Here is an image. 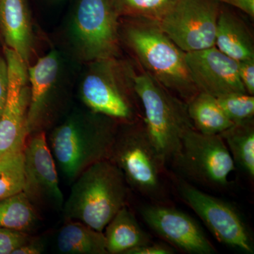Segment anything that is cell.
I'll return each mask as SVG.
<instances>
[{"instance_id":"obj_19","label":"cell","mask_w":254,"mask_h":254,"mask_svg":"<svg viewBox=\"0 0 254 254\" xmlns=\"http://www.w3.org/2000/svg\"><path fill=\"white\" fill-rule=\"evenodd\" d=\"M57 247L64 254H108L103 232L73 220H68L62 227Z\"/></svg>"},{"instance_id":"obj_16","label":"cell","mask_w":254,"mask_h":254,"mask_svg":"<svg viewBox=\"0 0 254 254\" xmlns=\"http://www.w3.org/2000/svg\"><path fill=\"white\" fill-rule=\"evenodd\" d=\"M59 70V56L54 50L40 58L35 64L28 66L30 97L27 128L29 135L41 123Z\"/></svg>"},{"instance_id":"obj_3","label":"cell","mask_w":254,"mask_h":254,"mask_svg":"<svg viewBox=\"0 0 254 254\" xmlns=\"http://www.w3.org/2000/svg\"><path fill=\"white\" fill-rule=\"evenodd\" d=\"M73 182L62 210L65 220L83 222L103 232L127 205L128 186L123 173L111 160L105 159L88 167Z\"/></svg>"},{"instance_id":"obj_6","label":"cell","mask_w":254,"mask_h":254,"mask_svg":"<svg viewBox=\"0 0 254 254\" xmlns=\"http://www.w3.org/2000/svg\"><path fill=\"white\" fill-rule=\"evenodd\" d=\"M134 84L145 129L167 165L178 149L184 134L194 128L187 103L143 70L136 72Z\"/></svg>"},{"instance_id":"obj_4","label":"cell","mask_w":254,"mask_h":254,"mask_svg":"<svg viewBox=\"0 0 254 254\" xmlns=\"http://www.w3.org/2000/svg\"><path fill=\"white\" fill-rule=\"evenodd\" d=\"M88 63L81 83V95L90 110L119 123L143 120L135 90L136 71L131 64L120 57Z\"/></svg>"},{"instance_id":"obj_14","label":"cell","mask_w":254,"mask_h":254,"mask_svg":"<svg viewBox=\"0 0 254 254\" xmlns=\"http://www.w3.org/2000/svg\"><path fill=\"white\" fill-rule=\"evenodd\" d=\"M186 62L198 92L215 98L230 93H247L239 76L238 62L216 47L186 53Z\"/></svg>"},{"instance_id":"obj_17","label":"cell","mask_w":254,"mask_h":254,"mask_svg":"<svg viewBox=\"0 0 254 254\" xmlns=\"http://www.w3.org/2000/svg\"><path fill=\"white\" fill-rule=\"evenodd\" d=\"M215 47L237 62L254 59V37L245 21L221 4Z\"/></svg>"},{"instance_id":"obj_13","label":"cell","mask_w":254,"mask_h":254,"mask_svg":"<svg viewBox=\"0 0 254 254\" xmlns=\"http://www.w3.org/2000/svg\"><path fill=\"white\" fill-rule=\"evenodd\" d=\"M141 214L147 225L173 247L188 254L216 253L200 225L181 210L159 203L142 207Z\"/></svg>"},{"instance_id":"obj_1","label":"cell","mask_w":254,"mask_h":254,"mask_svg":"<svg viewBox=\"0 0 254 254\" xmlns=\"http://www.w3.org/2000/svg\"><path fill=\"white\" fill-rule=\"evenodd\" d=\"M127 18L120 26V36L139 64L140 68L165 88L189 101L198 90L192 81L186 53L160 28L157 21Z\"/></svg>"},{"instance_id":"obj_10","label":"cell","mask_w":254,"mask_h":254,"mask_svg":"<svg viewBox=\"0 0 254 254\" xmlns=\"http://www.w3.org/2000/svg\"><path fill=\"white\" fill-rule=\"evenodd\" d=\"M221 4L218 0H177L158 23L185 53L212 48Z\"/></svg>"},{"instance_id":"obj_31","label":"cell","mask_w":254,"mask_h":254,"mask_svg":"<svg viewBox=\"0 0 254 254\" xmlns=\"http://www.w3.org/2000/svg\"><path fill=\"white\" fill-rule=\"evenodd\" d=\"M43 252V245L38 241L32 239L13 252L12 254H41Z\"/></svg>"},{"instance_id":"obj_30","label":"cell","mask_w":254,"mask_h":254,"mask_svg":"<svg viewBox=\"0 0 254 254\" xmlns=\"http://www.w3.org/2000/svg\"><path fill=\"white\" fill-rule=\"evenodd\" d=\"M221 4L230 5L243 11L250 18H254V0H218Z\"/></svg>"},{"instance_id":"obj_28","label":"cell","mask_w":254,"mask_h":254,"mask_svg":"<svg viewBox=\"0 0 254 254\" xmlns=\"http://www.w3.org/2000/svg\"><path fill=\"white\" fill-rule=\"evenodd\" d=\"M174 247L165 243H154L150 242L136 247L127 252L126 254H173L175 253Z\"/></svg>"},{"instance_id":"obj_20","label":"cell","mask_w":254,"mask_h":254,"mask_svg":"<svg viewBox=\"0 0 254 254\" xmlns=\"http://www.w3.org/2000/svg\"><path fill=\"white\" fill-rule=\"evenodd\" d=\"M193 128L206 135H219L234 125L219 105L215 97L198 92L187 103Z\"/></svg>"},{"instance_id":"obj_18","label":"cell","mask_w":254,"mask_h":254,"mask_svg":"<svg viewBox=\"0 0 254 254\" xmlns=\"http://www.w3.org/2000/svg\"><path fill=\"white\" fill-rule=\"evenodd\" d=\"M103 233L108 254H126L132 249L151 242L127 205L110 220Z\"/></svg>"},{"instance_id":"obj_25","label":"cell","mask_w":254,"mask_h":254,"mask_svg":"<svg viewBox=\"0 0 254 254\" xmlns=\"http://www.w3.org/2000/svg\"><path fill=\"white\" fill-rule=\"evenodd\" d=\"M219 105L234 124L254 118V97L247 93H233L216 98Z\"/></svg>"},{"instance_id":"obj_12","label":"cell","mask_w":254,"mask_h":254,"mask_svg":"<svg viewBox=\"0 0 254 254\" xmlns=\"http://www.w3.org/2000/svg\"><path fill=\"white\" fill-rule=\"evenodd\" d=\"M23 153V193L35 206L43 205L63 210L64 199L46 133L41 131L27 139Z\"/></svg>"},{"instance_id":"obj_7","label":"cell","mask_w":254,"mask_h":254,"mask_svg":"<svg viewBox=\"0 0 254 254\" xmlns=\"http://www.w3.org/2000/svg\"><path fill=\"white\" fill-rule=\"evenodd\" d=\"M120 19L113 0H77L71 35L82 60L91 63L120 58Z\"/></svg>"},{"instance_id":"obj_9","label":"cell","mask_w":254,"mask_h":254,"mask_svg":"<svg viewBox=\"0 0 254 254\" xmlns=\"http://www.w3.org/2000/svg\"><path fill=\"white\" fill-rule=\"evenodd\" d=\"M179 195L203 222L219 242L254 254V238L242 213L225 200L198 190L185 180L177 182Z\"/></svg>"},{"instance_id":"obj_15","label":"cell","mask_w":254,"mask_h":254,"mask_svg":"<svg viewBox=\"0 0 254 254\" xmlns=\"http://www.w3.org/2000/svg\"><path fill=\"white\" fill-rule=\"evenodd\" d=\"M0 32L6 48L28 64L34 39L26 0H0Z\"/></svg>"},{"instance_id":"obj_2","label":"cell","mask_w":254,"mask_h":254,"mask_svg":"<svg viewBox=\"0 0 254 254\" xmlns=\"http://www.w3.org/2000/svg\"><path fill=\"white\" fill-rule=\"evenodd\" d=\"M119 124L91 111L70 117L52 131L48 145L66 180L73 182L93 164L109 159Z\"/></svg>"},{"instance_id":"obj_27","label":"cell","mask_w":254,"mask_h":254,"mask_svg":"<svg viewBox=\"0 0 254 254\" xmlns=\"http://www.w3.org/2000/svg\"><path fill=\"white\" fill-rule=\"evenodd\" d=\"M240 81L248 94L254 95V59L238 62Z\"/></svg>"},{"instance_id":"obj_21","label":"cell","mask_w":254,"mask_h":254,"mask_svg":"<svg viewBox=\"0 0 254 254\" xmlns=\"http://www.w3.org/2000/svg\"><path fill=\"white\" fill-rule=\"evenodd\" d=\"M235 165L252 180L254 178V121L234 124L220 133Z\"/></svg>"},{"instance_id":"obj_29","label":"cell","mask_w":254,"mask_h":254,"mask_svg":"<svg viewBox=\"0 0 254 254\" xmlns=\"http://www.w3.org/2000/svg\"><path fill=\"white\" fill-rule=\"evenodd\" d=\"M9 88L8 68L4 56L0 54V115L2 113L7 99Z\"/></svg>"},{"instance_id":"obj_8","label":"cell","mask_w":254,"mask_h":254,"mask_svg":"<svg viewBox=\"0 0 254 254\" xmlns=\"http://www.w3.org/2000/svg\"><path fill=\"white\" fill-rule=\"evenodd\" d=\"M170 163L190 181L218 190L228 186L229 177L236 170L221 136L203 134L194 128L182 136Z\"/></svg>"},{"instance_id":"obj_11","label":"cell","mask_w":254,"mask_h":254,"mask_svg":"<svg viewBox=\"0 0 254 254\" xmlns=\"http://www.w3.org/2000/svg\"><path fill=\"white\" fill-rule=\"evenodd\" d=\"M4 55L7 64L9 88L6 105L0 115V157L22 151L29 136L28 64L14 50L6 47Z\"/></svg>"},{"instance_id":"obj_26","label":"cell","mask_w":254,"mask_h":254,"mask_svg":"<svg viewBox=\"0 0 254 254\" xmlns=\"http://www.w3.org/2000/svg\"><path fill=\"white\" fill-rule=\"evenodd\" d=\"M31 239L27 232L0 227V254H12L14 250Z\"/></svg>"},{"instance_id":"obj_5","label":"cell","mask_w":254,"mask_h":254,"mask_svg":"<svg viewBox=\"0 0 254 254\" xmlns=\"http://www.w3.org/2000/svg\"><path fill=\"white\" fill-rule=\"evenodd\" d=\"M109 160L121 170L128 187L159 203L166 197L165 163L143 120L119 124Z\"/></svg>"},{"instance_id":"obj_23","label":"cell","mask_w":254,"mask_h":254,"mask_svg":"<svg viewBox=\"0 0 254 254\" xmlns=\"http://www.w3.org/2000/svg\"><path fill=\"white\" fill-rule=\"evenodd\" d=\"M177 0H113L120 17L145 18L159 22Z\"/></svg>"},{"instance_id":"obj_24","label":"cell","mask_w":254,"mask_h":254,"mask_svg":"<svg viewBox=\"0 0 254 254\" xmlns=\"http://www.w3.org/2000/svg\"><path fill=\"white\" fill-rule=\"evenodd\" d=\"M23 185V150L0 157V199L22 192Z\"/></svg>"},{"instance_id":"obj_22","label":"cell","mask_w":254,"mask_h":254,"mask_svg":"<svg viewBox=\"0 0 254 254\" xmlns=\"http://www.w3.org/2000/svg\"><path fill=\"white\" fill-rule=\"evenodd\" d=\"M38 220L36 206L23 192L0 199V227L27 232Z\"/></svg>"}]
</instances>
